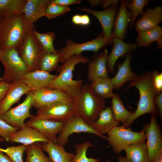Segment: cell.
<instances>
[{
  "label": "cell",
  "instance_id": "cell-1",
  "mask_svg": "<svg viewBox=\"0 0 162 162\" xmlns=\"http://www.w3.org/2000/svg\"><path fill=\"white\" fill-rule=\"evenodd\" d=\"M135 86L139 91L140 98L137 107L130 118L123 126L128 128L133 121L146 113L157 115V108L154 103L156 96L159 93L155 89L152 82V71H149L137 76L129 82L128 88Z\"/></svg>",
  "mask_w": 162,
  "mask_h": 162
},
{
  "label": "cell",
  "instance_id": "cell-2",
  "mask_svg": "<svg viewBox=\"0 0 162 162\" xmlns=\"http://www.w3.org/2000/svg\"><path fill=\"white\" fill-rule=\"evenodd\" d=\"M32 28L25 22L22 13L0 17V50L14 48L18 51L27 32Z\"/></svg>",
  "mask_w": 162,
  "mask_h": 162
},
{
  "label": "cell",
  "instance_id": "cell-3",
  "mask_svg": "<svg viewBox=\"0 0 162 162\" xmlns=\"http://www.w3.org/2000/svg\"><path fill=\"white\" fill-rule=\"evenodd\" d=\"M89 58L81 54L71 56L60 66L56 71L59 73L52 82L46 88L58 89L68 93L74 99H76L81 91L84 80L73 79V71L76 65L80 63L89 62Z\"/></svg>",
  "mask_w": 162,
  "mask_h": 162
},
{
  "label": "cell",
  "instance_id": "cell-4",
  "mask_svg": "<svg viewBox=\"0 0 162 162\" xmlns=\"http://www.w3.org/2000/svg\"><path fill=\"white\" fill-rule=\"evenodd\" d=\"M104 99L97 95L89 84H83L80 93L74 100L76 114L88 124L95 122L106 107Z\"/></svg>",
  "mask_w": 162,
  "mask_h": 162
},
{
  "label": "cell",
  "instance_id": "cell-5",
  "mask_svg": "<svg viewBox=\"0 0 162 162\" xmlns=\"http://www.w3.org/2000/svg\"><path fill=\"white\" fill-rule=\"evenodd\" d=\"M32 29L27 32L20 49L17 51L29 72L40 70L41 59L46 52L32 33Z\"/></svg>",
  "mask_w": 162,
  "mask_h": 162
},
{
  "label": "cell",
  "instance_id": "cell-6",
  "mask_svg": "<svg viewBox=\"0 0 162 162\" xmlns=\"http://www.w3.org/2000/svg\"><path fill=\"white\" fill-rule=\"evenodd\" d=\"M0 60L4 68L2 78L6 82L12 83L21 80L24 76L29 72L17 51L14 48L1 50Z\"/></svg>",
  "mask_w": 162,
  "mask_h": 162
},
{
  "label": "cell",
  "instance_id": "cell-7",
  "mask_svg": "<svg viewBox=\"0 0 162 162\" xmlns=\"http://www.w3.org/2000/svg\"><path fill=\"white\" fill-rule=\"evenodd\" d=\"M114 38H106L102 32L95 38L83 43L77 44L67 39L65 46L59 50V62L63 63L71 56L81 54L86 51H93L96 54L100 49L107 45L112 44Z\"/></svg>",
  "mask_w": 162,
  "mask_h": 162
},
{
  "label": "cell",
  "instance_id": "cell-8",
  "mask_svg": "<svg viewBox=\"0 0 162 162\" xmlns=\"http://www.w3.org/2000/svg\"><path fill=\"white\" fill-rule=\"evenodd\" d=\"M107 134V140L116 154L120 153L130 145L145 141L146 139L144 129L137 132L123 126L115 127Z\"/></svg>",
  "mask_w": 162,
  "mask_h": 162
},
{
  "label": "cell",
  "instance_id": "cell-9",
  "mask_svg": "<svg viewBox=\"0 0 162 162\" xmlns=\"http://www.w3.org/2000/svg\"><path fill=\"white\" fill-rule=\"evenodd\" d=\"M149 162H158L162 158V136L154 115H151L150 123L143 127Z\"/></svg>",
  "mask_w": 162,
  "mask_h": 162
},
{
  "label": "cell",
  "instance_id": "cell-10",
  "mask_svg": "<svg viewBox=\"0 0 162 162\" xmlns=\"http://www.w3.org/2000/svg\"><path fill=\"white\" fill-rule=\"evenodd\" d=\"M37 110V116L38 117L64 123L76 115L74 103L56 102Z\"/></svg>",
  "mask_w": 162,
  "mask_h": 162
},
{
  "label": "cell",
  "instance_id": "cell-11",
  "mask_svg": "<svg viewBox=\"0 0 162 162\" xmlns=\"http://www.w3.org/2000/svg\"><path fill=\"white\" fill-rule=\"evenodd\" d=\"M33 91L31 90L27 94L24 101L16 107L10 108L8 110L0 113V118L11 126L20 130L26 126L25 120L31 118L33 115L30 113Z\"/></svg>",
  "mask_w": 162,
  "mask_h": 162
},
{
  "label": "cell",
  "instance_id": "cell-12",
  "mask_svg": "<svg viewBox=\"0 0 162 162\" xmlns=\"http://www.w3.org/2000/svg\"><path fill=\"white\" fill-rule=\"evenodd\" d=\"M74 99L64 91L44 88L33 91L32 107L38 109L56 102L74 103Z\"/></svg>",
  "mask_w": 162,
  "mask_h": 162
},
{
  "label": "cell",
  "instance_id": "cell-13",
  "mask_svg": "<svg viewBox=\"0 0 162 162\" xmlns=\"http://www.w3.org/2000/svg\"><path fill=\"white\" fill-rule=\"evenodd\" d=\"M82 132L93 134L104 139H107V137L99 134L80 116L76 114L72 119L65 123L61 132L57 137V143L64 147L68 142V138L70 135L74 133Z\"/></svg>",
  "mask_w": 162,
  "mask_h": 162
},
{
  "label": "cell",
  "instance_id": "cell-14",
  "mask_svg": "<svg viewBox=\"0 0 162 162\" xmlns=\"http://www.w3.org/2000/svg\"><path fill=\"white\" fill-rule=\"evenodd\" d=\"M64 123L41 118L33 115L25 124L36 130L49 141L57 143V135L60 133Z\"/></svg>",
  "mask_w": 162,
  "mask_h": 162
},
{
  "label": "cell",
  "instance_id": "cell-15",
  "mask_svg": "<svg viewBox=\"0 0 162 162\" xmlns=\"http://www.w3.org/2000/svg\"><path fill=\"white\" fill-rule=\"evenodd\" d=\"M118 8L116 6H112L102 11L92 10L86 7L78 8L76 9L86 12L95 16L101 25L105 36L107 38H114L112 34V30Z\"/></svg>",
  "mask_w": 162,
  "mask_h": 162
},
{
  "label": "cell",
  "instance_id": "cell-16",
  "mask_svg": "<svg viewBox=\"0 0 162 162\" xmlns=\"http://www.w3.org/2000/svg\"><path fill=\"white\" fill-rule=\"evenodd\" d=\"M49 0H27L22 11L25 21L31 28L33 23L41 17L45 16V11Z\"/></svg>",
  "mask_w": 162,
  "mask_h": 162
},
{
  "label": "cell",
  "instance_id": "cell-17",
  "mask_svg": "<svg viewBox=\"0 0 162 162\" xmlns=\"http://www.w3.org/2000/svg\"><path fill=\"white\" fill-rule=\"evenodd\" d=\"M31 90L21 80L11 83L5 97L0 101V113L8 110L13 105L19 101L22 95Z\"/></svg>",
  "mask_w": 162,
  "mask_h": 162
},
{
  "label": "cell",
  "instance_id": "cell-18",
  "mask_svg": "<svg viewBox=\"0 0 162 162\" xmlns=\"http://www.w3.org/2000/svg\"><path fill=\"white\" fill-rule=\"evenodd\" d=\"M128 0H122L121 2L120 7L116 17L113 30L112 34L114 38L122 40L127 36L128 26L131 20L130 11L128 10L127 3Z\"/></svg>",
  "mask_w": 162,
  "mask_h": 162
},
{
  "label": "cell",
  "instance_id": "cell-19",
  "mask_svg": "<svg viewBox=\"0 0 162 162\" xmlns=\"http://www.w3.org/2000/svg\"><path fill=\"white\" fill-rule=\"evenodd\" d=\"M112 44L113 48L110 53L108 55L107 61L108 71L112 74L114 73L115 65L119 58L132 50H136L138 47L135 43H126L123 40L118 38H114Z\"/></svg>",
  "mask_w": 162,
  "mask_h": 162
},
{
  "label": "cell",
  "instance_id": "cell-20",
  "mask_svg": "<svg viewBox=\"0 0 162 162\" xmlns=\"http://www.w3.org/2000/svg\"><path fill=\"white\" fill-rule=\"evenodd\" d=\"M108 51L106 49L104 52L95 54L89 61L88 67L87 78L91 82L99 77H108V71L107 68Z\"/></svg>",
  "mask_w": 162,
  "mask_h": 162
},
{
  "label": "cell",
  "instance_id": "cell-21",
  "mask_svg": "<svg viewBox=\"0 0 162 162\" xmlns=\"http://www.w3.org/2000/svg\"><path fill=\"white\" fill-rule=\"evenodd\" d=\"M49 72L38 70L29 72L21 79L22 81L30 87L33 91L47 87L56 77Z\"/></svg>",
  "mask_w": 162,
  "mask_h": 162
},
{
  "label": "cell",
  "instance_id": "cell-22",
  "mask_svg": "<svg viewBox=\"0 0 162 162\" xmlns=\"http://www.w3.org/2000/svg\"><path fill=\"white\" fill-rule=\"evenodd\" d=\"M162 21V7L157 6L144 12L135 23L134 28L139 33L158 26Z\"/></svg>",
  "mask_w": 162,
  "mask_h": 162
},
{
  "label": "cell",
  "instance_id": "cell-23",
  "mask_svg": "<svg viewBox=\"0 0 162 162\" xmlns=\"http://www.w3.org/2000/svg\"><path fill=\"white\" fill-rule=\"evenodd\" d=\"M132 57L131 52L127 54L124 61L118 65L116 75L111 78L115 89H119L125 83L132 81L137 76L132 72L130 67V63Z\"/></svg>",
  "mask_w": 162,
  "mask_h": 162
},
{
  "label": "cell",
  "instance_id": "cell-24",
  "mask_svg": "<svg viewBox=\"0 0 162 162\" xmlns=\"http://www.w3.org/2000/svg\"><path fill=\"white\" fill-rule=\"evenodd\" d=\"M49 141L36 130L26 126L12 134L10 137L9 142H18L28 146L35 142H47Z\"/></svg>",
  "mask_w": 162,
  "mask_h": 162
},
{
  "label": "cell",
  "instance_id": "cell-25",
  "mask_svg": "<svg viewBox=\"0 0 162 162\" xmlns=\"http://www.w3.org/2000/svg\"><path fill=\"white\" fill-rule=\"evenodd\" d=\"M119 124L115 119L111 107H107L100 112L95 122L89 124L99 134L104 135Z\"/></svg>",
  "mask_w": 162,
  "mask_h": 162
},
{
  "label": "cell",
  "instance_id": "cell-26",
  "mask_svg": "<svg viewBox=\"0 0 162 162\" xmlns=\"http://www.w3.org/2000/svg\"><path fill=\"white\" fill-rule=\"evenodd\" d=\"M41 146L43 151L48 153L52 162H72L75 155L73 153L66 152L64 147L50 141L41 142Z\"/></svg>",
  "mask_w": 162,
  "mask_h": 162
},
{
  "label": "cell",
  "instance_id": "cell-27",
  "mask_svg": "<svg viewBox=\"0 0 162 162\" xmlns=\"http://www.w3.org/2000/svg\"><path fill=\"white\" fill-rule=\"evenodd\" d=\"M137 47L149 46L154 41L157 43V47L162 49V28L159 26L138 33L136 39Z\"/></svg>",
  "mask_w": 162,
  "mask_h": 162
},
{
  "label": "cell",
  "instance_id": "cell-28",
  "mask_svg": "<svg viewBox=\"0 0 162 162\" xmlns=\"http://www.w3.org/2000/svg\"><path fill=\"white\" fill-rule=\"evenodd\" d=\"M126 158L130 162H149L146 144L145 141L131 144L124 150Z\"/></svg>",
  "mask_w": 162,
  "mask_h": 162
},
{
  "label": "cell",
  "instance_id": "cell-29",
  "mask_svg": "<svg viewBox=\"0 0 162 162\" xmlns=\"http://www.w3.org/2000/svg\"><path fill=\"white\" fill-rule=\"evenodd\" d=\"M89 85L97 95L104 99L112 98L114 95L113 85L111 78L108 77L97 78L91 82Z\"/></svg>",
  "mask_w": 162,
  "mask_h": 162
},
{
  "label": "cell",
  "instance_id": "cell-30",
  "mask_svg": "<svg viewBox=\"0 0 162 162\" xmlns=\"http://www.w3.org/2000/svg\"><path fill=\"white\" fill-rule=\"evenodd\" d=\"M112 98L111 107L115 119L123 125L130 118L134 112L126 109L118 94L114 93Z\"/></svg>",
  "mask_w": 162,
  "mask_h": 162
},
{
  "label": "cell",
  "instance_id": "cell-31",
  "mask_svg": "<svg viewBox=\"0 0 162 162\" xmlns=\"http://www.w3.org/2000/svg\"><path fill=\"white\" fill-rule=\"evenodd\" d=\"M26 0H0V17L21 13Z\"/></svg>",
  "mask_w": 162,
  "mask_h": 162
},
{
  "label": "cell",
  "instance_id": "cell-32",
  "mask_svg": "<svg viewBox=\"0 0 162 162\" xmlns=\"http://www.w3.org/2000/svg\"><path fill=\"white\" fill-rule=\"evenodd\" d=\"M41 142H35L27 146L25 151L26 154L25 162H52L43 153Z\"/></svg>",
  "mask_w": 162,
  "mask_h": 162
},
{
  "label": "cell",
  "instance_id": "cell-33",
  "mask_svg": "<svg viewBox=\"0 0 162 162\" xmlns=\"http://www.w3.org/2000/svg\"><path fill=\"white\" fill-rule=\"evenodd\" d=\"M32 33L46 52L56 53L59 52L56 50L53 45V41L56 39L55 33L49 32L44 34L38 32L34 28L32 29Z\"/></svg>",
  "mask_w": 162,
  "mask_h": 162
},
{
  "label": "cell",
  "instance_id": "cell-34",
  "mask_svg": "<svg viewBox=\"0 0 162 162\" xmlns=\"http://www.w3.org/2000/svg\"><path fill=\"white\" fill-rule=\"evenodd\" d=\"M91 146H94L88 141L75 145L76 154H75L72 162H99L100 159L87 157V150L89 147Z\"/></svg>",
  "mask_w": 162,
  "mask_h": 162
},
{
  "label": "cell",
  "instance_id": "cell-35",
  "mask_svg": "<svg viewBox=\"0 0 162 162\" xmlns=\"http://www.w3.org/2000/svg\"><path fill=\"white\" fill-rule=\"evenodd\" d=\"M149 0H128L127 3V9L130 11L131 20L129 26L133 27L136 18L139 15H142L144 12L145 6H148L150 2Z\"/></svg>",
  "mask_w": 162,
  "mask_h": 162
},
{
  "label": "cell",
  "instance_id": "cell-36",
  "mask_svg": "<svg viewBox=\"0 0 162 162\" xmlns=\"http://www.w3.org/2000/svg\"><path fill=\"white\" fill-rule=\"evenodd\" d=\"M60 59L59 52L56 53L46 52L41 59L40 70L48 72L56 70Z\"/></svg>",
  "mask_w": 162,
  "mask_h": 162
},
{
  "label": "cell",
  "instance_id": "cell-37",
  "mask_svg": "<svg viewBox=\"0 0 162 162\" xmlns=\"http://www.w3.org/2000/svg\"><path fill=\"white\" fill-rule=\"evenodd\" d=\"M27 146L24 145H13L5 149L0 148V151L6 153L12 162H23V154Z\"/></svg>",
  "mask_w": 162,
  "mask_h": 162
},
{
  "label": "cell",
  "instance_id": "cell-38",
  "mask_svg": "<svg viewBox=\"0 0 162 162\" xmlns=\"http://www.w3.org/2000/svg\"><path fill=\"white\" fill-rule=\"evenodd\" d=\"M70 10L69 7L63 6L51 2L50 0L45 11V16L49 19L55 18Z\"/></svg>",
  "mask_w": 162,
  "mask_h": 162
},
{
  "label": "cell",
  "instance_id": "cell-39",
  "mask_svg": "<svg viewBox=\"0 0 162 162\" xmlns=\"http://www.w3.org/2000/svg\"><path fill=\"white\" fill-rule=\"evenodd\" d=\"M18 130L0 118V136L6 142H9L10 136Z\"/></svg>",
  "mask_w": 162,
  "mask_h": 162
},
{
  "label": "cell",
  "instance_id": "cell-40",
  "mask_svg": "<svg viewBox=\"0 0 162 162\" xmlns=\"http://www.w3.org/2000/svg\"><path fill=\"white\" fill-rule=\"evenodd\" d=\"M152 79L154 86L156 91L159 93L162 92V72H159L156 70L152 71Z\"/></svg>",
  "mask_w": 162,
  "mask_h": 162
},
{
  "label": "cell",
  "instance_id": "cell-41",
  "mask_svg": "<svg viewBox=\"0 0 162 162\" xmlns=\"http://www.w3.org/2000/svg\"><path fill=\"white\" fill-rule=\"evenodd\" d=\"M72 22L75 25L86 26L90 23V19L87 14H76L73 16L72 18Z\"/></svg>",
  "mask_w": 162,
  "mask_h": 162
},
{
  "label": "cell",
  "instance_id": "cell-42",
  "mask_svg": "<svg viewBox=\"0 0 162 162\" xmlns=\"http://www.w3.org/2000/svg\"><path fill=\"white\" fill-rule=\"evenodd\" d=\"M11 83H8L2 80L0 82V101L5 97Z\"/></svg>",
  "mask_w": 162,
  "mask_h": 162
},
{
  "label": "cell",
  "instance_id": "cell-43",
  "mask_svg": "<svg viewBox=\"0 0 162 162\" xmlns=\"http://www.w3.org/2000/svg\"><path fill=\"white\" fill-rule=\"evenodd\" d=\"M50 1L52 3L64 7H68V6L71 4H79L81 2L80 0H52Z\"/></svg>",
  "mask_w": 162,
  "mask_h": 162
},
{
  "label": "cell",
  "instance_id": "cell-44",
  "mask_svg": "<svg viewBox=\"0 0 162 162\" xmlns=\"http://www.w3.org/2000/svg\"><path fill=\"white\" fill-rule=\"evenodd\" d=\"M154 103L156 107L158 108L160 119L162 118V93H159L155 97L154 99Z\"/></svg>",
  "mask_w": 162,
  "mask_h": 162
},
{
  "label": "cell",
  "instance_id": "cell-45",
  "mask_svg": "<svg viewBox=\"0 0 162 162\" xmlns=\"http://www.w3.org/2000/svg\"><path fill=\"white\" fill-rule=\"evenodd\" d=\"M119 1L118 0H102L101 5L103 8L105 9L112 6H116L119 8Z\"/></svg>",
  "mask_w": 162,
  "mask_h": 162
},
{
  "label": "cell",
  "instance_id": "cell-46",
  "mask_svg": "<svg viewBox=\"0 0 162 162\" xmlns=\"http://www.w3.org/2000/svg\"><path fill=\"white\" fill-rule=\"evenodd\" d=\"M0 162H12V161L7 155L4 154L0 151Z\"/></svg>",
  "mask_w": 162,
  "mask_h": 162
},
{
  "label": "cell",
  "instance_id": "cell-47",
  "mask_svg": "<svg viewBox=\"0 0 162 162\" xmlns=\"http://www.w3.org/2000/svg\"><path fill=\"white\" fill-rule=\"evenodd\" d=\"M87 1L91 6L93 7L101 5L102 2V0H90Z\"/></svg>",
  "mask_w": 162,
  "mask_h": 162
},
{
  "label": "cell",
  "instance_id": "cell-48",
  "mask_svg": "<svg viewBox=\"0 0 162 162\" xmlns=\"http://www.w3.org/2000/svg\"><path fill=\"white\" fill-rule=\"evenodd\" d=\"M117 160L118 162H130L126 157L122 155L118 156Z\"/></svg>",
  "mask_w": 162,
  "mask_h": 162
},
{
  "label": "cell",
  "instance_id": "cell-49",
  "mask_svg": "<svg viewBox=\"0 0 162 162\" xmlns=\"http://www.w3.org/2000/svg\"><path fill=\"white\" fill-rule=\"evenodd\" d=\"M4 140V139L0 136V142H2Z\"/></svg>",
  "mask_w": 162,
  "mask_h": 162
},
{
  "label": "cell",
  "instance_id": "cell-50",
  "mask_svg": "<svg viewBox=\"0 0 162 162\" xmlns=\"http://www.w3.org/2000/svg\"><path fill=\"white\" fill-rule=\"evenodd\" d=\"M158 162H162V158L161 159L158 161Z\"/></svg>",
  "mask_w": 162,
  "mask_h": 162
},
{
  "label": "cell",
  "instance_id": "cell-51",
  "mask_svg": "<svg viewBox=\"0 0 162 162\" xmlns=\"http://www.w3.org/2000/svg\"><path fill=\"white\" fill-rule=\"evenodd\" d=\"M3 80L2 78V77H0V82Z\"/></svg>",
  "mask_w": 162,
  "mask_h": 162
},
{
  "label": "cell",
  "instance_id": "cell-52",
  "mask_svg": "<svg viewBox=\"0 0 162 162\" xmlns=\"http://www.w3.org/2000/svg\"><path fill=\"white\" fill-rule=\"evenodd\" d=\"M1 51V50H0V52Z\"/></svg>",
  "mask_w": 162,
  "mask_h": 162
}]
</instances>
